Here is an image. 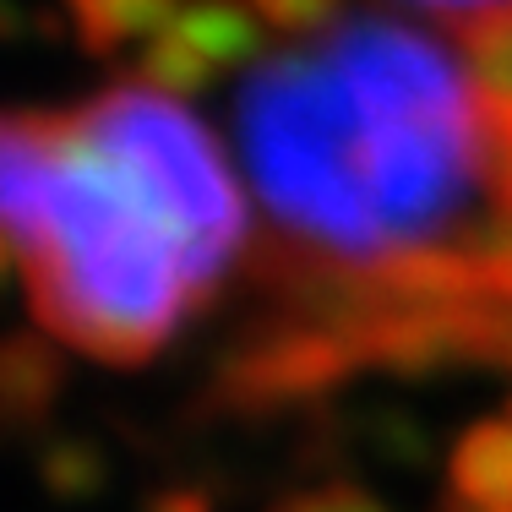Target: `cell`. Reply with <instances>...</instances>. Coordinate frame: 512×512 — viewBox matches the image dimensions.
<instances>
[{"label":"cell","mask_w":512,"mask_h":512,"mask_svg":"<svg viewBox=\"0 0 512 512\" xmlns=\"http://www.w3.org/2000/svg\"><path fill=\"white\" fill-rule=\"evenodd\" d=\"M447 512H512V409L458 436L447 458Z\"/></svg>","instance_id":"2"},{"label":"cell","mask_w":512,"mask_h":512,"mask_svg":"<svg viewBox=\"0 0 512 512\" xmlns=\"http://www.w3.org/2000/svg\"><path fill=\"white\" fill-rule=\"evenodd\" d=\"M278 512H393V507H382L371 491H360L349 480H327V485H311V491L289 496Z\"/></svg>","instance_id":"4"},{"label":"cell","mask_w":512,"mask_h":512,"mask_svg":"<svg viewBox=\"0 0 512 512\" xmlns=\"http://www.w3.org/2000/svg\"><path fill=\"white\" fill-rule=\"evenodd\" d=\"M246 191L218 131L158 77L6 126V235L33 322L142 365L246 251Z\"/></svg>","instance_id":"1"},{"label":"cell","mask_w":512,"mask_h":512,"mask_svg":"<svg viewBox=\"0 0 512 512\" xmlns=\"http://www.w3.org/2000/svg\"><path fill=\"white\" fill-rule=\"evenodd\" d=\"M463 39L480 60H512V0H371Z\"/></svg>","instance_id":"3"}]
</instances>
